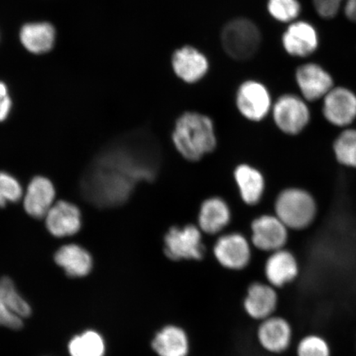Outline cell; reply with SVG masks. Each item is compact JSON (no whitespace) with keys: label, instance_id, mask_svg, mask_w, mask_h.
<instances>
[{"label":"cell","instance_id":"cell-1","mask_svg":"<svg viewBox=\"0 0 356 356\" xmlns=\"http://www.w3.org/2000/svg\"><path fill=\"white\" fill-rule=\"evenodd\" d=\"M132 137L111 142L100 151L80 181V193L97 208L121 206L138 181L150 175Z\"/></svg>","mask_w":356,"mask_h":356},{"label":"cell","instance_id":"cell-2","mask_svg":"<svg viewBox=\"0 0 356 356\" xmlns=\"http://www.w3.org/2000/svg\"><path fill=\"white\" fill-rule=\"evenodd\" d=\"M172 140L182 158L197 162L216 148L215 124L206 115L188 111L177 120Z\"/></svg>","mask_w":356,"mask_h":356},{"label":"cell","instance_id":"cell-3","mask_svg":"<svg viewBox=\"0 0 356 356\" xmlns=\"http://www.w3.org/2000/svg\"><path fill=\"white\" fill-rule=\"evenodd\" d=\"M275 212L288 229L308 228L317 216V204L308 191L297 188L284 189L278 195Z\"/></svg>","mask_w":356,"mask_h":356},{"label":"cell","instance_id":"cell-4","mask_svg":"<svg viewBox=\"0 0 356 356\" xmlns=\"http://www.w3.org/2000/svg\"><path fill=\"white\" fill-rule=\"evenodd\" d=\"M221 40L227 54L235 60H245L256 54L261 35L252 21L237 19L225 25Z\"/></svg>","mask_w":356,"mask_h":356},{"label":"cell","instance_id":"cell-5","mask_svg":"<svg viewBox=\"0 0 356 356\" xmlns=\"http://www.w3.org/2000/svg\"><path fill=\"white\" fill-rule=\"evenodd\" d=\"M204 252L202 232L198 226H173L164 236V253L172 261H200Z\"/></svg>","mask_w":356,"mask_h":356},{"label":"cell","instance_id":"cell-6","mask_svg":"<svg viewBox=\"0 0 356 356\" xmlns=\"http://www.w3.org/2000/svg\"><path fill=\"white\" fill-rule=\"evenodd\" d=\"M271 113L275 126L289 136L301 133L310 121L308 106L296 95H286L279 97L273 106Z\"/></svg>","mask_w":356,"mask_h":356},{"label":"cell","instance_id":"cell-7","mask_svg":"<svg viewBox=\"0 0 356 356\" xmlns=\"http://www.w3.org/2000/svg\"><path fill=\"white\" fill-rule=\"evenodd\" d=\"M218 264L229 270H242L252 259L251 243L239 233L220 236L213 248Z\"/></svg>","mask_w":356,"mask_h":356},{"label":"cell","instance_id":"cell-8","mask_svg":"<svg viewBox=\"0 0 356 356\" xmlns=\"http://www.w3.org/2000/svg\"><path fill=\"white\" fill-rule=\"evenodd\" d=\"M236 104L244 118L254 122L265 119L273 106L267 88L264 84L252 80L239 87Z\"/></svg>","mask_w":356,"mask_h":356},{"label":"cell","instance_id":"cell-9","mask_svg":"<svg viewBox=\"0 0 356 356\" xmlns=\"http://www.w3.org/2000/svg\"><path fill=\"white\" fill-rule=\"evenodd\" d=\"M252 244L258 250L273 252L284 248L288 241V228L277 216L264 215L252 221Z\"/></svg>","mask_w":356,"mask_h":356},{"label":"cell","instance_id":"cell-10","mask_svg":"<svg viewBox=\"0 0 356 356\" xmlns=\"http://www.w3.org/2000/svg\"><path fill=\"white\" fill-rule=\"evenodd\" d=\"M257 338L258 343L266 353L282 354L292 343L293 328L287 319L273 315L260 322Z\"/></svg>","mask_w":356,"mask_h":356},{"label":"cell","instance_id":"cell-11","mask_svg":"<svg viewBox=\"0 0 356 356\" xmlns=\"http://www.w3.org/2000/svg\"><path fill=\"white\" fill-rule=\"evenodd\" d=\"M277 289L267 282L251 284L243 300V309L248 317L261 322L275 315L279 302Z\"/></svg>","mask_w":356,"mask_h":356},{"label":"cell","instance_id":"cell-12","mask_svg":"<svg viewBox=\"0 0 356 356\" xmlns=\"http://www.w3.org/2000/svg\"><path fill=\"white\" fill-rule=\"evenodd\" d=\"M323 115L334 126H350L356 118V96L345 88H333L324 97Z\"/></svg>","mask_w":356,"mask_h":356},{"label":"cell","instance_id":"cell-13","mask_svg":"<svg viewBox=\"0 0 356 356\" xmlns=\"http://www.w3.org/2000/svg\"><path fill=\"white\" fill-rule=\"evenodd\" d=\"M46 225L49 232L55 237L72 236L81 229V212L75 204L60 200L47 213Z\"/></svg>","mask_w":356,"mask_h":356},{"label":"cell","instance_id":"cell-14","mask_svg":"<svg viewBox=\"0 0 356 356\" xmlns=\"http://www.w3.org/2000/svg\"><path fill=\"white\" fill-rule=\"evenodd\" d=\"M264 273L267 283L280 289L292 283L298 277L300 266L296 256L283 248L270 253L266 261Z\"/></svg>","mask_w":356,"mask_h":356},{"label":"cell","instance_id":"cell-15","mask_svg":"<svg viewBox=\"0 0 356 356\" xmlns=\"http://www.w3.org/2000/svg\"><path fill=\"white\" fill-rule=\"evenodd\" d=\"M56 189L51 180L38 176L33 178L24 200L25 211L35 219L46 217L54 206Z\"/></svg>","mask_w":356,"mask_h":356},{"label":"cell","instance_id":"cell-16","mask_svg":"<svg viewBox=\"0 0 356 356\" xmlns=\"http://www.w3.org/2000/svg\"><path fill=\"white\" fill-rule=\"evenodd\" d=\"M296 80L302 96L308 101L324 99L333 88L330 74L315 64L300 66L297 70Z\"/></svg>","mask_w":356,"mask_h":356},{"label":"cell","instance_id":"cell-17","mask_svg":"<svg viewBox=\"0 0 356 356\" xmlns=\"http://www.w3.org/2000/svg\"><path fill=\"white\" fill-rule=\"evenodd\" d=\"M151 346L158 356H188L191 350L188 332L175 324H168L159 329Z\"/></svg>","mask_w":356,"mask_h":356},{"label":"cell","instance_id":"cell-18","mask_svg":"<svg viewBox=\"0 0 356 356\" xmlns=\"http://www.w3.org/2000/svg\"><path fill=\"white\" fill-rule=\"evenodd\" d=\"M232 213L224 199L213 197L204 200L200 207L198 227L209 235L220 234L229 225Z\"/></svg>","mask_w":356,"mask_h":356},{"label":"cell","instance_id":"cell-19","mask_svg":"<svg viewBox=\"0 0 356 356\" xmlns=\"http://www.w3.org/2000/svg\"><path fill=\"white\" fill-rule=\"evenodd\" d=\"M172 67L178 77L186 83H193L204 76L209 64L207 57L197 49L185 47L173 55Z\"/></svg>","mask_w":356,"mask_h":356},{"label":"cell","instance_id":"cell-20","mask_svg":"<svg viewBox=\"0 0 356 356\" xmlns=\"http://www.w3.org/2000/svg\"><path fill=\"white\" fill-rule=\"evenodd\" d=\"M317 32L308 22H296L283 35V44L289 55L304 57L318 47Z\"/></svg>","mask_w":356,"mask_h":356},{"label":"cell","instance_id":"cell-21","mask_svg":"<svg viewBox=\"0 0 356 356\" xmlns=\"http://www.w3.org/2000/svg\"><path fill=\"white\" fill-rule=\"evenodd\" d=\"M240 197L248 206H256L264 197L266 188L264 176L254 167L243 163L234 172Z\"/></svg>","mask_w":356,"mask_h":356},{"label":"cell","instance_id":"cell-22","mask_svg":"<svg viewBox=\"0 0 356 356\" xmlns=\"http://www.w3.org/2000/svg\"><path fill=\"white\" fill-rule=\"evenodd\" d=\"M55 261L70 277H86L92 268L90 253L77 244L61 247L56 253Z\"/></svg>","mask_w":356,"mask_h":356},{"label":"cell","instance_id":"cell-23","mask_svg":"<svg viewBox=\"0 0 356 356\" xmlns=\"http://www.w3.org/2000/svg\"><path fill=\"white\" fill-rule=\"evenodd\" d=\"M55 29L47 22L26 24L21 30L20 38L26 50L42 54L51 50L55 42Z\"/></svg>","mask_w":356,"mask_h":356},{"label":"cell","instance_id":"cell-24","mask_svg":"<svg viewBox=\"0 0 356 356\" xmlns=\"http://www.w3.org/2000/svg\"><path fill=\"white\" fill-rule=\"evenodd\" d=\"M71 356H104L105 343L99 333L88 331L70 341Z\"/></svg>","mask_w":356,"mask_h":356},{"label":"cell","instance_id":"cell-25","mask_svg":"<svg viewBox=\"0 0 356 356\" xmlns=\"http://www.w3.org/2000/svg\"><path fill=\"white\" fill-rule=\"evenodd\" d=\"M0 300L8 306L13 313L20 318L29 317L32 309L24 298L17 291L15 284L8 277L0 279Z\"/></svg>","mask_w":356,"mask_h":356},{"label":"cell","instance_id":"cell-26","mask_svg":"<svg viewBox=\"0 0 356 356\" xmlns=\"http://www.w3.org/2000/svg\"><path fill=\"white\" fill-rule=\"evenodd\" d=\"M334 154L342 165L356 168V130L347 129L338 136L333 145Z\"/></svg>","mask_w":356,"mask_h":356},{"label":"cell","instance_id":"cell-27","mask_svg":"<svg viewBox=\"0 0 356 356\" xmlns=\"http://www.w3.org/2000/svg\"><path fill=\"white\" fill-rule=\"evenodd\" d=\"M344 0H314L316 10L324 19L335 17ZM345 13L351 21L356 22V0H346Z\"/></svg>","mask_w":356,"mask_h":356},{"label":"cell","instance_id":"cell-28","mask_svg":"<svg viewBox=\"0 0 356 356\" xmlns=\"http://www.w3.org/2000/svg\"><path fill=\"white\" fill-rule=\"evenodd\" d=\"M297 356H332L331 347L321 336L308 335L298 344Z\"/></svg>","mask_w":356,"mask_h":356},{"label":"cell","instance_id":"cell-29","mask_svg":"<svg viewBox=\"0 0 356 356\" xmlns=\"http://www.w3.org/2000/svg\"><path fill=\"white\" fill-rule=\"evenodd\" d=\"M22 186L19 180L6 172H0V208L8 203H15L22 197Z\"/></svg>","mask_w":356,"mask_h":356},{"label":"cell","instance_id":"cell-30","mask_svg":"<svg viewBox=\"0 0 356 356\" xmlns=\"http://www.w3.org/2000/svg\"><path fill=\"white\" fill-rule=\"evenodd\" d=\"M270 15L280 22H291L300 15V6L297 0H269Z\"/></svg>","mask_w":356,"mask_h":356},{"label":"cell","instance_id":"cell-31","mask_svg":"<svg viewBox=\"0 0 356 356\" xmlns=\"http://www.w3.org/2000/svg\"><path fill=\"white\" fill-rule=\"evenodd\" d=\"M0 326L15 330H19L24 326L22 318L8 308V306L0 300Z\"/></svg>","mask_w":356,"mask_h":356},{"label":"cell","instance_id":"cell-32","mask_svg":"<svg viewBox=\"0 0 356 356\" xmlns=\"http://www.w3.org/2000/svg\"><path fill=\"white\" fill-rule=\"evenodd\" d=\"M12 105V99L7 86L3 83L0 82V122L6 121L8 118Z\"/></svg>","mask_w":356,"mask_h":356}]
</instances>
